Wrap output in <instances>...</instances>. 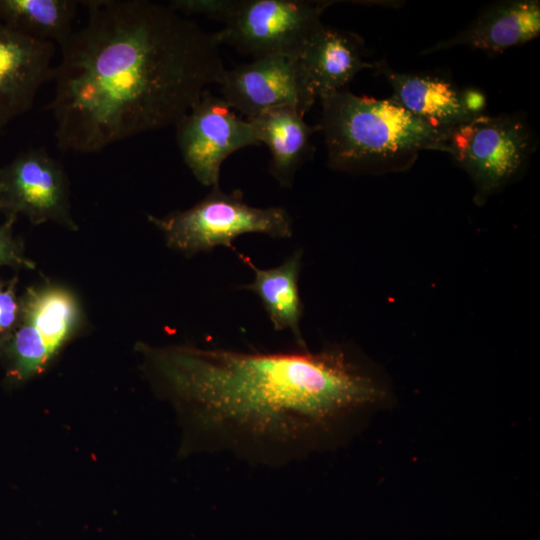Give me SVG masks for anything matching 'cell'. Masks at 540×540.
Segmentation results:
<instances>
[{
  "label": "cell",
  "instance_id": "11",
  "mask_svg": "<svg viewBox=\"0 0 540 540\" xmlns=\"http://www.w3.org/2000/svg\"><path fill=\"white\" fill-rule=\"evenodd\" d=\"M55 44L0 21V126L28 112L40 87L53 79Z\"/></svg>",
  "mask_w": 540,
  "mask_h": 540
},
{
  "label": "cell",
  "instance_id": "8",
  "mask_svg": "<svg viewBox=\"0 0 540 540\" xmlns=\"http://www.w3.org/2000/svg\"><path fill=\"white\" fill-rule=\"evenodd\" d=\"M175 128L182 158L204 186L219 185L221 166L228 156L260 144L251 123L208 90Z\"/></svg>",
  "mask_w": 540,
  "mask_h": 540
},
{
  "label": "cell",
  "instance_id": "12",
  "mask_svg": "<svg viewBox=\"0 0 540 540\" xmlns=\"http://www.w3.org/2000/svg\"><path fill=\"white\" fill-rule=\"evenodd\" d=\"M539 33V1H500L486 7L466 28L429 47L423 53H433L460 45L498 53L531 41Z\"/></svg>",
  "mask_w": 540,
  "mask_h": 540
},
{
  "label": "cell",
  "instance_id": "5",
  "mask_svg": "<svg viewBox=\"0 0 540 540\" xmlns=\"http://www.w3.org/2000/svg\"><path fill=\"white\" fill-rule=\"evenodd\" d=\"M163 233L168 247L187 257L217 247L235 250L233 241L247 233L285 239L293 234L292 219L282 207L247 204L240 190L226 193L219 185L192 207L164 217L147 216Z\"/></svg>",
  "mask_w": 540,
  "mask_h": 540
},
{
  "label": "cell",
  "instance_id": "4",
  "mask_svg": "<svg viewBox=\"0 0 540 540\" xmlns=\"http://www.w3.org/2000/svg\"><path fill=\"white\" fill-rule=\"evenodd\" d=\"M83 326L80 302L68 287L45 283L27 288L18 322L0 345L6 382L16 386L43 373Z\"/></svg>",
  "mask_w": 540,
  "mask_h": 540
},
{
  "label": "cell",
  "instance_id": "23",
  "mask_svg": "<svg viewBox=\"0 0 540 540\" xmlns=\"http://www.w3.org/2000/svg\"><path fill=\"white\" fill-rule=\"evenodd\" d=\"M0 210H1V203H0Z\"/></svg>",
  "mask_w": 540,
  "mask_h": 540
},
{
  "label": "cell",
  "instance_id": "3",
  "mask_svg": "<svg viewBox=\"0 0 540 540\" xmlns=\"http://www.w3.org/2000/svg\"><path fill=\"white\" fill-rule=\"evenodd\" d=\"M329 167L348 173L404 171L424 150L448 153L451 130L434 127L389 99L338 91L320 98Z\"/></svg>",
  "mask_w": 540,
  "mask_h": 540
},
{
  "label": "cell",
  "instance_id": "17",
  "mask_svg": "<svg viewBox=\"0 0 540 540\" xmlns=\"http://www.w3.org/2000/svg\"><path fill=\"white\" fill-rule=\"evenodd\" d=\"M79 1L0 0V21L28 37L61 46L73 33Z\"/></svg>",
  "mask_w": 540,
  "mask_h": 540
},
{
  "label": "cell",
  "instance_id": "22",
  "mask_svg": "<svg viewBox=\"0 0 540 540\" xmlns=\"http://www.w3.org/2000/svg\"><path fill=\"white\" fill-rule=\"evenodd\" d=\"M2 128H3V127L0 126V133H1Z\"/></svg>",
  "mask_w": 540,
  "mask_h": 540
},
{
  "label": "cell",
  "instance_id": "19",
  "mask_svg": "<svg viewBox=\"0 0 540 540\" xmlns=\"http://www.w3.org/2000/svg\"><path fill=\"white\" fill-rule=\"evenodd\" d=\"M15 215H7L0 225V266L24 267L33 269L34 263L24 255L23 244L14 235Z\"/></svg>",
  "mask_w": 540,
  "mask_h": 540
},
{
  "label": "cell",
  "instance_id": "1",
  "mask_svg": "<svg viewBox=\"0 0 540 540\" xmlns=\"http://www.w3.org/2000/svg\"><path fill=\"white\" fill-rule=\"evenodd\" d=\"M142 371L175 410L183 455H229L279 468L335 441L386 391L344 344L242 351L138 343Z\"/></svg>",
  "mask_w": 540,
  "mask_h": 540
},
{
  "label": "cell",
  "instance_id": "21",
  "mask_svg": "<svg viewBox=\"0 0 540 540\" xmlns=\"http://www.w3.org/2000/svg\"><path fill=\"white\" fill-rule=\"evenodd\" d=\"M462 104L472 117H477L483 114L486 107V96L479 89L468 87L461 89Z\"/></svg>",
  "mask_w": 540,
  "mask_h": 540
},
{
  "label": "cell",
  "instance_id": "18",
  "mask_svg": "<svg viewBox=\"0 0 540 540\" xmlns=\"http://www.w3.org/2000/svg\"><path fill=\"white\" fill-rule=\"evenodd\" d=\"M239 0H172L167 4L181 15H204L225 22Z\"/></svg>",
  "mask_w": 540,
  "mask_h": 540
},
{
  "label": "cell",
  "instance_id": "16",
  "mask_svg": "<svg viewBox=\"0 0 540 540\" xmlns=\"http://www.w3.org/2000/svg\"><path fill=\"white\" fill-rule=\"evenodd\" d=\"M237 254L254 273V280L239 289L252 291L259 297L276 331L290 330L297 346L307 348L300 329L304 305L298 286L303 250H295L282 264L267 269L258 268L249 257Z\"/></svg>",
  "mask_w": 540,
  "mask_h": 540
},
{
  "label": "cell",
  "instance_id": "10",
  "mask_svg": "<svg viewBox=\"0 0 540 540\" xmlns=\"http://www.w3.org/2000/svg\"><path fill=\"white\" fill-rule=\"evenodd\" d=\"M222 98L246 119L291 108L305 115L317 99L299 59L266 56L226 70L219 84Z\"/></svg>",
  "mask_w": 540,
  "mask_h": 540
},
{
  "label": "cell",
  "instance_id": "13",
  "mask_svg": "<svg viewBox=\"0 0 540 540\" xmlns=\"http://www.w3.org/2000/svg\"><path fill=\"white\" fill-rule=\"evenodd\" d=\"M299 61L319 99L342 91L360 71L375 65L366 61L358 36L323 23L310 37Z\"/></svg>",
  "mask_w": 540,
  "mask_h": 540
},
{
  "label": "cell",
  "instance_id": "14",
  "mask_svg": "<svg viewBox=\"0 0 540 540\" xmlns=\"http://www.w3.org/2000/svg\"><path fill=\"white\" fill-rule=\"evenodd\" d=\"M374 69L390 84L394 102L434 127L451 130L474 118L462 104L461 89L446 78L397 72L385 60Z\"/></svg>",
  "mask_w": 540,
  "mask_h": 540
},
{
  "label": "cell",
  "instance_id": "9",
  "mask_svg": "<svg viewBox=\"0 0 540 540\" xmlns=\"http://www.w3.org/2000/svg\"><path fill=\"white\" fill-rule=\"evenodd\" d=\"M0 203L7 215L23 214L32 224L51 221L77 230L67 174L45 148L25 150L0 168Z\"/></svg>",
  "mask_w": 540,
  "mask_h": 540
},
{
  "label": "cell",
  "instance_id": "6",
  "mask_svg": "<svg viewBox=\"0 0 540 540\" xmlns=\"http://www.w3.org/2000/svg\"><path fill=\"white\" fill-rule=\"evenodd\" d=\"M536 147L521 113L479 115L451 129L448 139V154L470 176L478 205L519 178Z\"/></svg>",
  "mask_w": 540,
  "mask_h": 540
},
{
  "label": "cell",
  "instance_id": "2",
  "mask_svg": "<svg viewBox=\"0 0 540 540\" xmlns=\"http://www.w3.org/2000/svg\"><path fill=\"white\" fill-rule=\"evenodd\" d=\"M88 20L60 46L46 107L57 146L90 154L176 124L226 69L216 33L168 5L88 0Z\"/></svg>",
  "mask_w": 540,
  "mask_h": 540
},
{
  "label": "cell",
  "instance_id": "15",
  "mask_svg": "<svg viewBox=\"0 0 540 540\" xmlns=\"http://www.w3.org/2000/svg\"><path fill=\"white\" fill-rule=\"evenodd\" d=\"M259 143L270 152L269 173L283 188H291L297 171L314 152L312 136L321 131L319 124L309 125L295 109L280 108L247 119Z\"/></svg>",
  "mask_w": 540,
  "mask_h": 540
},
{
  "label": "cell",
  "instance_id": "7",
  "mask_svg": "<svg viewBox=\"0 0 540 540\" xmlns=\"http://www.w3.org/2000/svg\"><path fill=\"white\" fill-rule=\"evenodd\" d=\"M328 1L239 0L215 32L220 44L233 46L255 58L288 56L299 59L307 42L322 24Z\"/></svg>",
  "mask_w": 540,
  "mask_h": 540
},
{
  "label": "cell",
  "instance_id": "20",
  "mask_svg": "<svg viewBox=\"0 0 540 540\" xmlns=\"http://www.w3.org/2000/svg\"><path fill=\"white\" fill-rule=\"evenodd\" d=\"M17 278L0 280V345L14 330L20 314V297L16 294Z\"/></svg>",
  "mask_w": 540,
  "mask_h": 540
}]
</instances>
